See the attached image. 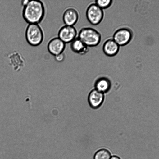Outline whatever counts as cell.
I'll use <instances>...</instances> for the list:
<instances>
[{
	"label": "cell",
	"mask_w": 159,
	"mask_h": 159,
	"mask_svg": "<svg viewBox=\"0 0 159 159\" xmlns=\"http://www.w3.org/2000/svg\"><path fill=\"white\" fill-rule=\"evenodd\" d=\"M45 8L43 2L39 0H29L24 6L22 16L29 24H39L45 15Z\"/></svg>",
	"instance_id": "1"
},
{
	"label": "cell",
	"mask_w": 159,
	"mask_h": 159,
	"mask_svg": "<svg viewBox=\"0 0 159 159\" xmlns=\"http://www.w3.org/2000/svg\"><path fill=\"white\" fill-rule=\"evenodd\" d=\"M77 37L89 47L98 46L101 39L100 33L95 29L90 27L82 28L78 33Z\"/></svg>",
	"instance_id": "2"
},
{
	"label": "cell",
	"mask_w": 159,
	"mask_h": 159,
	"mask_svg": "<svg viewBox=\"0 0 159 159\" xmlns=\"http://www.w3.org/2000/svg\"><path fill=\"white\" fill-rule=\"evenodd\" d=\"M25 37L27 43L33 46L41 44L44 39L43 30L39 24H29L26 29Z\"/></svg>",
	"instance_id": "3"
},
{
	"label": "cell",
	"mask_w": 159,
	"mask_h": 159,
	"mask_svg": "<svg viewBox=\"0 0 159 159\" xmlns=\"http://www.w3.org/2000/svg\"><path fill=\"white\" fill-rule=\"evenodd\" d=\"M86 15L90 24L93 25H96L102 21L104 14L103 9L94 3H91L87 7Z\"/></svg>",
	"instance_id": "4"
},
{
	"label": "cell",
	"mask_w": 159,
	"mask_h": 159,
	"mask_svg": "<svg viewBox=\"0 0 159 159\" xmlns=\"http://www.w3.org/2000/svg\"><path fill=\"white\" fill-rule=\"evenodd\" d=\"M133 36V33L129 29L126 27L121 28L115 31L112 39L120 46H123L127 45L130 42Z\"/></svg>",
	"instance_id": "5"
},
{
	"label": "cell",
	"mask_w": 159,
	"mask_h": 159,
	"mask_svg": "<svg viewBox=\"0 0 159 159\" xmlns=\"http://www.w3.org/2000/svg\"><path fill=\"white\" fill-rule=\"evenodd\" d=\"M77 35V30L74 26L65 25L59 30L57 37L66 44L71 43Z\"/></svg>",
	"instance_id": "6"
},
{
	"label": "cell",
	"mask_w": 159,
	"mask_h": 159,
	"mask_svg": "<svg viewBox=\"0 0 159 159\" xmlns=\"http://www.w3.org/2000/svg\"><path fill=\"white\" fill-rule=\"evenodd\" d=\"M79 18V12L74 7H68L63 12L62 20L66 25L74 26L78 21Z\"/></svg>",
	"instance_id": "7"
},
{
	"label": "cell",
	"mask_w": 159,
	"mask_h": 159,
	"mask_svg": "<svg viewBox=\"0 0 159 159\" xmlns=\"http://www.w3.org/2000/svg\"><path fill=\"white\" fill-rule=\"evenodd\" d=\"M65 47L66 44L58 37L52 39L47 45L49 52L54 56L63 52Z\"/></svg>",
	"instance_id": "8"
},
{
	"label": "cell",
	"mask_w": 159,
	"mask_h": 159,
	"mask_svg": "<svg viewBox=\"0 0 159 159\" xmlns=\"http://www.w3.org/2000/svg\"><path fill=\"white\" fill-rule=\"evenodd\" d=\"M104 53L108 57H113L119 52L120 46L112 39H109L106 40L102 46Z\"/></svg>",
	"instance_id": "9"
},
{
	"label": "cell",
	"mask_w": 159,
	"mask_h": 159,
	"mask_svg": "<svg viewBox=\"0 0 159 159\" xmlns=\"http://www.w3.org/2000/svg\"><path fill=\"white\" fill-rule=\"evenodd\" d=\"M104 98L103 93L96 89H94L89 93L88 100L89 105L92 108H97L102 105Z\"/></svg>",
	"instance_id": "10"
},
{
	"label": "cell",
	"mask_w": 159,
	"mask_h": 159,
	"mask_svg": "<svg viewBox=\"0 0 159 159\" xmlns=\"http://www.w3.org/2000/svg\"><path fill=\"white\" fill-rule=\"evenodd\" d=\"M70 48L73 52L80 55H84L89 51V47L77 37L71 43Z\"/></svg>",
	"instance_id": "11"
},
{
	"label": "cell",
	"mask_w": 159,
	"mask_h": 159,
	"mask_svg": "<svg viewBox=\"0 0 159 159\" xmlns=\"http://www.w3.org/2000/svg\"><path fill=\"white\" fill-rule=\"evenodd\" d=\"M110 84L109 81L105 78L98 80L95 84L96 90L102 93L107 92L109 89Z\"/></svg>",
	"instance_id": "12"
},
{
	"label": "cell",
	"mask_w": 159,
	"mask_h": 159,
	"mask_svg": "<svg viewBox=\"0 0 159 159\" xmlns=\"http://www.w3.org/2000/svg\"><path fill=\"white\" fill-rule=\"evenodd\" d=\"M111 154L107 149L102 148L98 150L95 154L94 159H110Z\"/></svg>",
	"instance_id": "13"
},
{
	"label": "cell",
	"mask_w": 159,
	"mask_h": 159,
	"mask_svg": "<svg viewBox=\"0 0 159 159\" xmlns=\"http://www.w3.org/2000/svg\"><path fill=\"white\" fill-rule=\"evenodd\" d=\"M113 1L111 0H98L95 1V3L102 9L109 7L112 4Z\"/></svg>",
	"instance_id": "14"
},
{
	"label": "cell",
	"mask_w": 159,
	"mask_h": 159,
	"mask_svg": "<svg viewBox=\"0 0 159 159\" xmlns=\"http://www.w3.org/2000/svg\"><path fill=\"white\" fill-rule=\"evenodd\" d=\"M65 58V55L64 52L60 53L55 56V60L58 62H61L63 61Z\"/></svg>",
	"instance_id": "15"
},
{
	"label": "cell",
	"mask_w": 159,
	"mask_h": 159,
	"mask_svg": "<svg viewBox=\"0 0 159 159\" xmlns=\"http://www.w3.org/2000/svg\"><path fill=\"white\" fill-rule=\"evenodd\" d=\"M29 0H23L22 1V4L23 6L25 5L28 2Z\"/></svg>",
	"instance_id": "16"
},
{
	"label": "cell",
	"mask_w": 159,
	"mask_h": 159,
	"mask_svg": "<svg viewBox=\"0 0 159 159\" xmlns=\"http://www.w3.org/2000/svg\"><path fill=\"white\" fill-rule=\"evenodd\" d=\"M110 159H120V158L116 156H113L111 157Z\"/></svg>",
	"instance_id": "17"
}]
</instances>
